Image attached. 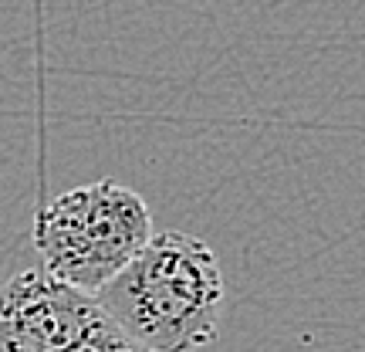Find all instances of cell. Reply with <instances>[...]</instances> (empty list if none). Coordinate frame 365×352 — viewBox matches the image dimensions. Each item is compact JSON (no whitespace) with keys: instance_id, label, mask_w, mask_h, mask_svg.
<instances>
[{"instance_id":"1","label":"cell","mask_w":365,"mask_h":352,"mask_svg":"<svg viewBox=\"0 0 365 352\" xmlns=\"http://www.w3.org/2000/svg\"><path fill=\"white\" fill-rule=\"evenodd\" d=\"M95 301L145 352H196L220 332L223 274L207 241L163 231Z\"/></svg>"},{"instance_id":"2","label":"cell","mask_w":365,"mask_h":352,"mask_svg":"<svg viewBox=\"0 0 365 352\" xmlns=\"http://www.w3.org/2000/svg\"><path fill=\"white\" fill-rule=\"evenodd\" d=\"M149 241L145 200L115 180L54 196L34 221V248L44 268L85 295L102 291Z\"/></svg>"},{"instance_id":"3","label":"cell","mask_w":365,"mask_h":352,"mask_svg":"<svg viewBox=\"0 0 365 352\" xmlns=\"http://www.w3.org/2000/svg\"><path fill=\"white\" fill-rule=\"evenodd\" d=\"M102 318L95 295L65 285L48 268L0 285V352H71Z\"/></svg>"},{"instance_id":"4","label":"cell","mask_w":365,"mask_h":352,"mask_svg":"<svg viewBox=\"0 0 365 352\" xmlns=\"http://www.w3.org/2000/svg\"><path fill=\"white\" fill-rule=\"evenodd\" d=\"M71 352H145V349L135 339H129V336L105 315L102 322L91 328L88 336H85Z\"/></svg>"}]
</instances>
